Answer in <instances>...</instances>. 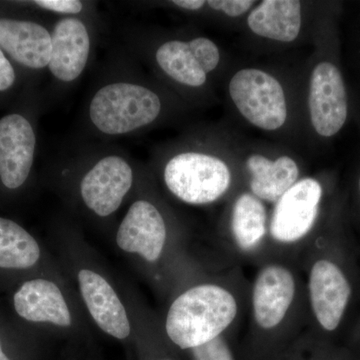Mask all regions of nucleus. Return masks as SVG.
<instances>
[{"instance_id": "1", "label": "nucleus", "mask_w": 360, "mask_h": 360, "mask_svg": "<svg viewBox=\"0 0 360 360\" xmlns=\"http://www.w3.org/2000/svg\"><path fill=\"white\" fill-rule=\"evenodd\" d=\"M238 314V303L229 290L214 284L195 286L170 307L167 335L182 349H193L219 338Z\"/></svg>"}, {"instance_id": "2", "label": "nucleus", "mask_w": 360, "mask_h": 360, "mask_svg": "<svg viewBox=\"0 0 360 360\" xmlns=\"http://www.w3.org/2000/svg\"><path fill=\"white\" fill-rule=\"evenodd\" d=\"M160 97L141 85L112 84L96 92L89 116L105 134H127L155 122L160 115Z\"/></svg>"}, {"instance_id": "3", "label": "nucleus", "mask_w": 360, "mask_h": 360, "mask_svg": "<svg viewBox=\"0 0 360 360\" xmlns=\"http://www.w3.org/2000/svg\"><path fill=\"white\" fill-rule=\"evenodd\" d=\"M167 188L191 205H207L221 198L229 186L231 175L224 161L203 153H181L165 167Z\"/></svg>"}, {"instance_id": "4", "label": "nucleus", "mask_w": 360, "mask_h": 360, "mask_svg": "<svg viewBox=\"0 0 360 360\" xmlns=\"http://www.w3.org/2000/svg\"><path fill=\"white\" fill-rule=\"evenodd\" d=\"M229 94L239 112L255 127L276 130L285 122L283 86L269 73L255 68L239 70L231 78Z\"/></svg>"}, {"instance_id": "5", "label": "nucleus", "mask_w": 360, "mask_h": 360, "mask_svg": "<svg viewBox=\"0 0 360 360\" xmlns=\"http://www.w3.org/2000/svg\"><path fill=\"white\" fill-rule=\"evenodd\" d=\"M322 196L317 180L304 179L288 189L274 207L270 234L274 240L292 243L304 238L315 224Z\"/></svg>"}, {"instance_id": "6", "label": "nucleus", "mask_w": 360, "mask_h": 360, "mask_svg": "<svg viewBox=\"0 0 360 360\" xmlns=\"http://www.w3.org/2000/svg\"><path fill=\"white\" fill-rule=\"evenodd\" d=\"M310 120L317 134L333 136L340 131L347 118V96L340 70L323 61L315 66L310 79Z\"/></svg>"}, {"instance_id": "7", "label": "nucleus", "mask_w": 360, "mask_h": 360, "mask_svg": "<svg viewBox=\"0 0 360 360\" xmlns=\"http://www.w3.org/2000/svg\"><path fill=\"white\" fill-rule=\"evenodd\" d=\"M132 181L134 172L129 163L120 156H108L85 174L80 193L89 210L99 217H108L122 205Z\"/></svg>"}, {"instance_id": "8", "label": "nucleus", "mask_w": 360, "mask_h": 360, "mask_svg": "<svg viewBox=\"0 0 360 360\" xmlns=\"http://www.w3.org/2000/svg\"><path fill=\"white\" fill-rule=\"evenodd\" d=\"M309 295L317 322L324 330L335 331L347 310L352 286L335 262L321 259L310 269Z\"/></svg>"}, {"instance_id": "9", "label": "nucleus", "mask_w": 360, "mask_h": 360, "mask_svg": "<svg viewBox=\"0 0 360 360\" xmlns=\"http://www.w3.org/2000/svg\"><path fill=\"white\" fill-rule=\"evenodd\" d=\"M35 139L32 124L20 115L0 120V177L7 188L22 186L32 169Z\"/></svg>"}, {"instance_id": "10", "label": "nucleus", "mask_w": 360, "mask_h": 360, "mask_svg": "<svg viewBox=\"0 0 360 360\" xmlns=\"http://www.w3.org/2000/svg\"><path fill=\"white\" fill-rule=\"evenodd\" d=\"M165 239L167 226L162 215L146 200L130 206L116 236V243L122 250L139 253L149 262L160 257Z\"/></svg>"}, {"instance_id": "11", "label": "nucleus", "mask_w": 360, "mask_h": 360, "mask_svg": "<svg viewBox=\"0 0 360 360\" xmlns=\"http://www.w3.org/2000/svg\"><path fill=\"white\" fill-rule=\"evenodd\" d=\"M295 295V277L290 270L276 264L264 267L253 288V314L258 326L264 329L276 328L288 314Z\"/></svg>"}, {"instance_id": "12", "label": "nucleus", "mask_w": 360, "mask_h": 360, "mask_svg": "<svg viewBox=\"0 0 360 360\" xmlns=\"http://www.w3.org/2000/svg\"><path fill=\"white\" fill-rule=\"evenodd\" d=\"M49 70L61 82L77 79L85 68L90 40L86 27L77 18H65L56 23L51 33Z\"/></svg>"}, {"instance_id": "13", "label": "nucleus", "mask_w": 360, "mask_h": 360, "mask_svg": "<svg viewBox=\"0 0 360 360\" xmlns=\"http://www.w3.org/2000/svg\"><path fill=\"white\" fill-rule=\"evenodd\" d=\"M78 281L85 304L97 326L118 340L127 338L130 333L129 317L110 284L89 269L80 270Z\"/></svg>"}, {"instance_id": "14", "label": "nucleus", "mask_w": 360, "mask_h": 360, "mask_svg": "<svg viewBox=\"0 0 360 360\" xmlns=\"http://www.w3.org/2000/svg\"><path fill=\"white\" fill-rule=\"evenodd\" d=\"M0 49L21 65L39 70L51 61V34L32 21L0 20Z\"/></svg>"}, {"instance_id": "15", "label": "nucleus", "mask_w": 360, "mask_h": 360, "mask_svg": "<svg viewBox=\"0 0 360 360\" xmlns=\"http://www.w3.org/2000/svg\"><path fill=\"white\" fill-rule=\"evenodd\" d=\"M16 312L26 321L51 322L70 326L71 316L58 286L45 279H33L21 285L14 295Z\"/></svg>"}, {"instance_id": "16", "label": "nucleus", "mask_w": 360, "mask_h": 360, "mask_svg": "<svg viewBox=\"0 0 360 360\" xmlns=\"http://www.w3.org/2000/svg\"><path fill=\"white\" fill-rule=\"evenodd\" d=\"M248 23L259 37L293 41L302 27V4L295 0H265L250 14Z\"/></svg>"}, {"instance_id": "17", "label": "nucleus", "mask_w": 360, "mask_h": 360, "mask_svg": "<svg viewBox=\"0 0 360 360\" xmlns=\"http://www.w3.org/2000/svg\"><path fill=\"white\" fill-rule=\"evenodd\" d=\"M246 165L251 174V191L258 200L277 202L298 181L297 165L288 156L271 161L264 156L253 155Z\"/></svg>"}, {"instance_id": "18", "label": "nucleus", "mask_w": 360, "mask_h": 360, "mask_svg": "<svg viewBox=\"0 0 360 360\" xmlns=\"http://www.w3.org/2000/svg\"><path fill=\"white\" fill-rule=\"evenodd\" d=\"M231 231L241 250L257 248L266 233V210L257 196L243 193L234 203L231 215Z\"/></svg>"}, {"instance_id": "19", "label": "nucleus", "mask_w": 360, "mask_h": 360, "mask_svg": "<svg viewBox=\"0 0 360 360\" xmlns=\"http://www.w3.org/2000/svg\"><path fill=\"white\" fill-rule=\"evenodd\" d=\"M37 240L13 220L0 217V267L23 269L39 262Z\"/></svg>"}, {"instance_id": "20", "label": "nucleus", "mask_w": 360, "mask_h": 360, "mask_svg": "<svg viewBox=\"0 0 360 360\" xmlns=\"http://www.w3.org/2000/svg\"><path fill=\"white\" fill-rule=\"evenodd\" d=\"M156 60L161 70L179 84L198 87L206 82V73L194 58L188 42L174 40L161 45Z\"/></svg>"}, {"instance_id": "21", "label": "nucleus", "mask_w": 360, "mask_h": 360, "mask_svg": "<svg viewBox=\"0 0 360 360\" xmlns=\"http://www.w3.org/2000/svg\"><path fill=\"white\" fill-rule=\"evenodd\" d=\"M191 51L206 75L212 72L219 63L220 54L217 44L205 37H198L188 42Z\"/></svg>"}, {"instance_id": "22", "label": "nucleus", "mask_w": 360, "mask_h": 360, "mask_svg": "<svg viewBox=\"0 0 360 360\" xmlns=\"http://www.w3.org/2000/svg\"><path fill=\"white\" fill-rule=\"evenodd\" d=\"M193 354L196 360H233L231 350L221 336L193 348Z\"/></svg>"}, {"instance_id": "23", "label": "nucleus", "mask_w": 360, "mask_h": 360, "mask_svg": "<svg viewBox=\"0 0 360 360\" xmlns=\"http://www.w3.org/2000/svg\"><path fill=\"white\" fill-rule=\"evenodd\" d=\"M255 1L248 0H210L208 6L215 11H220L231 18L245 13L252 6Z\"/></svg>"}, {"instance_id": "24", "label": "nucleus", "mask_w": 360, "mask_h": 360, "mask_svg": "<svg viewBox=\"0 0 360 360\" xmlns=\"http://www.w3.org/2000/svg\"><path fill=\"white\" fill-rule=\"evenodd\" d=\"M35 4L54 13L77 14L82 11V4L78 0H37Z\"/></svg>"}, {"instance_id": "25", "label": "nucleus", "mask_w": 360, "mask_h": 360, "mask_svg": "<svg viewBox=\"0 0 360 360\" xmlns=\"http://www.w3.org/2000/svg\"><path fill=\"white\" fill-rule=\"evenodd\" d=\"M15 72L0 49V91L8 89L14 84Z\"/></svg>"}, {"instance_id": "26", "label": "nucleus", "mask_w": 360, "mask_h": 360, "mask_svg": "<svg viewBox=\"0 0 360 360\" xmlns=\"http://www.w3.org/2000/svg\"><path fill=\"white\" fill-rule=\"evenodd\" d=\"M175 6L181 7V8L188 9V11H198L205 4V1L201 0H175L172 1Z\"/></svg>"}, {"instance_id": "27", "label": "nucleus", "mask_w": 360, "mask_h": 360, "mask_svg": "<svg viewBox=\"0 0 360 360\" xmlns=\"http://www.w3.org/2000/svg\"><path fill=\"white\" fill-rule=\"evenodd\" d=\"M0 360H9L8 357L2 352L1 345H0Z\"/></svg>"}, {"instance_id": "28", "label": "nucleus", "mask_w": 360, "mask_h": 360, "mask_svg": "<svg viewBox=\"0 0 360 360\" xmlns=\"http://www.w3.org/2000/svg\"><path fill=\"white\" fill-rule=\"evenodd\" d=\"M359 193H360V179H359Z\"/></svg>"}]
</instances>
